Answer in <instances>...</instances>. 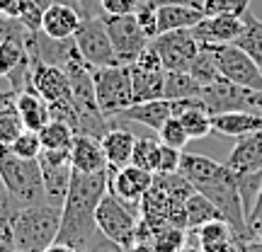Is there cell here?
Returning <instances> with one entry per match:
<instances>
[{
    "mask_svg": "<svg viewBox=\"0 0 262 252\" xmlns=\"http://www.w3.org/2000/svg\"><path fill=\"white\" fill-rule=\"evenodd\" d=\"M262 211V187H260V194H257V201H255V206H253V211H250V216H248V221L253 218V216H257Z\"/></svg>",
    "mask_w": 262,
    "mask_h": 252,
    "instance_id": "cell-52",
    "label": "cell"
},
{
    "mask_svg": "<svg viewBox=\"0 0 262 252\" xmlns=\"http://www.w3.org/2000/svg\"><path fill=\"white\" fill-rule=\"evenodd\" d=\"M153 8H160V5H192V8H202L204 0H148Z\"/></svg>",
    "mask_w": 262,
    "mask_h": 252,
    "instance_id": "cell-46",
    "label": "cell"
},
{
    "mask_svg": "<svg viewBox=\"0 0 262 252\" xmlns=\"http://www.w3.org/2000/svg\"><path fill=\"white\" fill-rule=\"evenodd\" d=\"M199 252H238V245H235V240H228V243H216V245H202Z\"/></svg>",
    "mask_w": 262,
    "mask_h": 252,
    "instance_id": "cell-45",
    "label": "cell"
},
{
    "mask_svg": "<svg viewBox=\"0 0 262 252\" xmlns=\"http://www.w3.org/2000/svg\"><path fill=\"white\" fill-rule=\"evenodd\" d=\"M180 163H182V150L163 146L160 148V160H158L156 175H175V172H180Z\"/></svg>",
    "mask_w": 262,
    "mask_h": 252,
    "instance_id": "cell-37",
    "label": "cell"
},
{
    "mask_svg": "<svg viewBox=\"0 0 262 252\" xmlns=\"http://www.w3.org/2000/svg\"><path fill=\"white\" fill-rule=\"evenodd\" d=\"M189 73L194 75V80L202 85V87H204V85H211V83H216V80H221V78H224V75H221V71H219V63H216L214 51H211L209 47L199 49L196 58L192 61V65H189Z\"/></svg>",
    "mask_w": 262,
    "mask_h": 252,
    "instance_id": "cell-27",
    "label": "cell"
},
{
    "mask_svg": "<svg viewBox=\"0 0 262 252\" xmlns=\"http://www.w3.org/2000/svg\"><path fill=\"white\" fill-rule=\"evenodd\" d=\"M153 247L156 252H182L185 250V228L168 225L153 235Z\"/></svg>",
    "mask_w": 262,
    "mask_h": 252,
    "instance_id": "cell-33",
    "label": "cell"
},
{
    "mask_svg": "<svg viewBox=\"0 0 262 252\" xmlns=\"http://www.w3.org/2000/svg\"><path fill=\"white\" fill-rule=\"evenodd\" d=\"M202 85L194 80L189 71H168L165 73V100H187V97H199Z\"/></svg>",
    "mask_w": 262,
    "mask_h": 252,
    "instance_id": "cell-25",
    "label": "cell"
},
{
    "mask_svg": "<svg viewBox=\"0 0 262 252\" xmlns=\"http://www.w3.org/2000/svg\"><path fill=\"white\" fill-rule=\"evenodd\" d=\"M160 148H163V143H160L158 139H148V136L136 139L134 155H131V165L143 168V170H148V172L156 175V170H158V160H160Z\"/></svg>",
    "mask_w": 262,
    "mask_h": 252,
    "instance_id": "cell-28",
    "label": "cell"
},
{
    "mask_svg": "<svg viewBox=\"0 0 262 252\" xmlns=\"http://www.w3.org/2000/svg\"><path fill=\"white\" fill-rule=\"evenodd\" d=\"M25 58H27V47H19L12 41H0V78H8Z\"/></svg>",
    "mask_w": 262,
    "mask_h": 252,
    "instance_id": "cell-35",
    "label": "cell"
},
{
    "mask_svg": "<svg viewBox=\"0 0 262 252\" xmlns=\"http://www.w3.org/2000/svg\"><path fill=\"white\" fill-rule=\"evenodd\" d=\"M32 34L34 32L25 27L19 19L0 15V41H12V44H19V47H27Z\"/></svg>",
    "mask_w": 262,
    "mask_h": 252,
    "instance_id": "cell-31",
    "label": "cell"
},
{
    "mask_svg": "<svg viewBox=\"0 0 262 252\" xmlns=\"http://www.w3.org/2000/svg\"><path fill=\"white\" fill-rule=\"evenodd\" d=\"M17 252H25V250H17Z\"/></svg>",
    "mask_w": 262,
    "mask_h": 252,
    "instance_id": "cell-53",
    "label": "cell"
},
{
    "mask_svg": "<svg viewBox=\"0 0 262 252\" xmlns=\"http://www.w3.org/2000/svg\"><path fill=\"white\" fill-rule=\"evenodd\" d=\"M95 93H97V104L107 122L114 114L134 104V87H131V73L129 65L114 63L104 68H93Z\"/></svg>",
    "mask_w": 262,
    "mask_h": 252,
    "instance_id": "cell-5",
    "label": "cell"
},
{
    "mask_svg": "<svg viewBox=\"0 0 262 252\" xmlns=\"http://www.w3.org/2000/svg\"><path fill=\"white\" fill-rule=\"evenodd\" d=\"M29 0H0V15H8V17L19 19L22 12L27 8Z\"/></svg>",
    "mask_w": 262,
    "mask_h": 252,
    "instance_id": "cell-42",
    "label": "cell"
},
{
    "mask_svg": "<svg viewBox=\"0 0 262 252\" xmlns=\"http://www.w3.org/2000/svg\"><path fill=\"white\" fill-rule=\"evenodd\" d=\"M83 17H102V0H75Z\"/></svg>",
    "mask_w": 262,
    "mask_h": 252,
    "instance_id": "cell-43",
    "label": "cell"
},
{
    "mask_svg": "<svg viewBox=\"0 0 262 252\" xmlns=\"http://www.w3.org/2000/svg\"><path fill=\"white\" fill-rule=\"evenodd\" d=\"M85 252H129V250H126V247H122L119 243L110 240L107 235L100 233V238H97V240H95V243L90 245V247H88Z\"/></svg>",
    "mask_w": 262,
    "mask_h": 252,
    "instance_id": "cell-41",
    "label": "cell"
},
{
    "mask_svg": "<svg viewBox=\"0 0 262 252\" xmlns=\"http://www.w3.org/2000/svg\"><path fill=\"white\" fill-rule=\"evenodd\" d=\"M150 47L158 54L165 71H189L202 44L196 41L192 29H175V32H163L156 39H150Z\"/></svg>",
    "mask_w": 262,
    "mask_h": 252,
    "instance_id": "cell-10",
    "label": "cell"
},
{
    "mask_svg": "<svg viewBox=\"0 0 262 252\" xmlns=\"http://www.w3.org/2000/svg\"><path fill=\"white\" fill-rule=\"evenodd\" d=\"M192 233H194L199 247H202V245H216V243H228V240H235V238H233V228H231V225H228V221H224V218L209 221V223L194 228Z\"/></svg>",
    "mask_w": 262,
    "mask_h": 252,
    "instance_id": "cell-30",
    "label": "cell"
},
{
    "mask_svg": "<svg viewBox=\"0 0 262 252\" xmlns=\"http://www.w3.org/2000/svg\"><path fill=\"white\" fill-rule=\"evenodd\" d=\"M143 0H102L104 15H134Z\"/></svg>",
    "mask_w": 262,
    "mask_h": 252,
    "instance_id": "cell-39",
    "label": "cell"
},
{
    "mask_svg": "<svg viewBox=\"0 0 262 252\" xmlns=\"http://www.w3.org/2000/svg\"><path fill=\"white\" fill-rule=\"evenodd\" d=\"M238 252H262V243L255 240V238H248V240H238Z\"/></svg>",
    "mask_w": 262,
    "mask_h": 252,
    "instance_id": "cell-48",
    "label": "cell"
},
{
    "mask_svg": "<svg viewBox=\"0 0 262 252\" xmlns=\"http://www.w3.org/2000/svg\"><path fill=\"white\" fill-rule=\"evenodd\" d=\"M17 112L29 131H41L51 122V107L34 87L17 93Z\"/></svg>",
    "mask_w": 262,
    "mask_h": 252,
    "instance_id": "cell-21",
    "label": "cell"
},
{
    "mask_svg": "<svg viewBox=\"0 0 262 252\" xmlns=\"http://www.w3.org/2000/svg\"><path fill=\"white\" fill-rule=\"evenodd\" d=\"M233 44L243 49L245 54L262 68V19L255 17L250 10L243 15V32Z\"/></svg>",
    "mask_w": 262,
    "mask_h": 252,
    "instance_id": "cell-24",
    "label": "cell"
},
{
    "mask_svg": "<svg viewBox=\"0 0 262 252\" xmlns=\"http://www.w3.org/2000/svg\"><path fill=\"white\" fill-rule=\"evenodd\" d=\"M204 17V8H192V5H160V8H156L158 34L175 32V29H192Z\"/></svg>",
    "mask_w": 262,
    "mask_h": 252,
    "instance_id": "cell-20",
    "label": "cell"
},
{
    "mask_svg": "<svg viewBox=\"0 0 262 252\" xmlns=\"http://www.w3.org/2000/svg\"><path fill=\"white\" fill-rule=\"evenodd\" d=\"M131 87H134V104L148 102V100H165V68L160 63L158 54L148 49L141 54L134 63H129Z\"/></svg>",
    "mask_w": 262,
    "mask_h": 252,
    "instance_id": "cell-9",
    "label": "cell"
},
{
    "mask_svg": "<svg viewBox=\"0 0 262 252\" xmlns=\"http://www.w3.org/2000/svg\"><path fill=\"white\" fill-rule=\"evenodd\" d=\"M73 41L78 54L83 56V61L88 65H93V68H104V65L119 63L102 17H85L83 25L75 32Z\"/></svg>",
    "mask_w": 262,
    "mask_h": 252,
    "instance_id": "cell-8",
    "label": "cell"
},
{
    "mask_svg": "<svg viewBox=\"0 0 262 252\" xmlns=\"http://www.w3.org/2000/svg\"><path fill=\"white\" fill-rule=\"evenodd\" d=\"M211 126H214V131L216 133H221V136H233V139H241V136H248V133L262 131V117L250 114V112L214 114V117H211Z\"/></svg>",
    "mask_w": 262,
    "mask_h": 252,
    "instance_id": "cell-22",
    "label": "cell"
},
{
    "mask_svg": "<svg viewBox=\"0 0 262 252\" xmlns=\"http://www.w3.org/2000/svg\"><path fill=\"white\" fill-rule=\"evenodd\" d=\"M44 252H78V250H73L71 245H63V243H54V245H49Z\"/></svg>",
    "mask_w": 262,
    "mask_h": 252,
    "instance_id": "cell-51",
    "label": "cell"
},
{
    "mask_svg": "<svg viewBox=\"0 0 262 252\" xmlns=\"http://www.w3.org/2000/svg\"><path fill=\"white\" fill-rule=\"evenodd\" d=\"M209 49L214 51L219 71H221L226 80L241 85V87H248V90H262V68L241 47H235V44H216V47Z\"/></svg>",
    "mask_w": 262,
    "mask_h": 252,
    "instance_id": "cell-11",
    "label": "cell"
},
{
    "mask_svg": "<svg viewBox=\"0 0 262 252\" xmlns=\"http://www.w3.org/2000/svg\"><path fill=\"white\" fill-rule=\"evenodd\" d=\"M34 3H37L41 10H47L49 5H54V3H66V5H73V8H78V5H75V0H34Z\"/></svg>",
    "mask_w": 262,
    "mask_h": 252,
    "instance_id": "cell-50",
    "label": "cell"
},
{
    "mask_svg": "<svg viewBox=\"0 0 262 252\" xmlns=\"http://www.w3.org/2000/svg\"><path fill=\"white\" fill-rule=\"evenodd\" d=\"M100 141H102V150L107 155L110 170H119L131 163L134 146H136V136L131 131L122 129V126H112Z\"/></svg>",
    "mask_w": 262,
    "mask_h": 252,
    "instance_id": "cell-19",
    "label": "cell"
},
{
    "mask_svg": "<svg viewBox=\"0 0 262 252\" xmlns=\"http://www.w3.org/2000/svg\"><path fill=\"white\" fill-rule=\"evenodd\" d=\"M226 165L233 170L235 175H255L262 172V131L241 136L233 146Z\"/></svg>",
    "mask_w": 262,
    "mask_h": 252,
    "instance_id": "cell-18",
    "label": "cell"
},
{
    "mask_svg": "<svg viewBox=\"0 0 262 252\" xmlns=\"http://www.w3.org/2000/svg\"><path fill=\"white\" fill-rule=\"evenodd\" d=\"M172 117V107H170V100H148V102H136L122 109L119 114H114L110 124L112 126H119L122 122H136V124H143L148 129L158 131L163 124L168 122Z\"/></svg>",
    "mask_w": 262,
    "mask_h": 252,
    "instance_id": "cell-16",
    "label": "cell"
},
{
    "mask_svg": "<svg viewBox=\"0 0 262 252\" xmlns=\"http://www.w3.org/2000/svg\"><path fill=\"white\" fill-rule=\"evenodd\" d=\"M63 209L54 204H39L19 209L12 218V235L17 250L25 252H44L49 245L58 240Z\"/></svg>",
    "mask_w": 262,
    "mask_h": 252,
    "instance_id": "cell-4",
    "label": "cell"
},
{
    "mask_svg": "<svg viewBox=\"0 0 262 252\" xmlns=\"http://www.w3.org/2000/svg\"><path fill=\"white\" fill-rule=\"evenodd\" d=\"M83 15L80 10L73 5H66V3H54L44 10V17H41V32L49 39H73L78 27L83 25Z\"/></svg>",
    "mask_w": 262,
    "mask_h": 252,
    "instance_id": "cell-17",
    "label": "cell"
},
{
    "mask_svg": "<svg viewBox=\"0 0 262 252\" xmlns=\"http://www.w3.org/2000/svg\"><path fill=\"white\" fill-rule=\"evenodd\" d=\"M202 8H204V15H238V17H243L250 8V0H204Z\"/></svg>",
    "mask_w": 262,
    "mask_h": 252,
    "instance_id": "cell-36",
    "label": "cell"
},
{
    "mask_svg": "<svg viewBox=\"0 0 262 252\" xmlns=\"http://www.w3.org/2000/svg\"><path fill=\"white\" fill-rule=\"evenodd\" d=\"M0 252H17L15 235H12V221H0Z\"/></svg>",
    "mask_w": 262,
    "mask_h": 252,
    "instance_id": "cell-40",
    "label": "cell"
},
{
    "mask_svg": "<svg viewBox=\"0 0 262 252\" xmlns=\"http://www.w3.org/2000/svg\"><path fill=\"white\" fill-rule=\"evenodd\" d=\"M27 129L22 117L17 112V102L0 107V146H12V141L17 139L22 131Z\"/></svg>",
    "mask_w": 262,
    "mask_h": 252,
    "instance_id": "cell-29",
    "label": "cell"
},
{
    "mask_svg": "<svg viewBox=\"0 0 262 252\" xmlns=\"http://www.w3.org/2000/svg\"><path fill=\"white\" fill-rule=\"evenodd\" d=\"M248 112L262 117V90H250V95H248Z\"/></svg>",
    "mask_w": 262,
    "mask_h": 252,
    "instance_id": "cell-44",
    "label": "cell"
},
{
    "mask_svg": "<svg viewBox=\"0 0 262 252\" xmlns=\"http://www.w3.org/2000/svg\"><path fill=\"white\" fill-rule=\"evenodd\" d=\"M248 231H250V238H255V240L262 243V211L248 221Z\"/></svg>",
    "mask_w": 262,
    "mask_h": 252,
    "instance_id": "cell-47",
    "label": "cell"
},
{
    "mask_svg": "<svg viewBox=\"0 0 262 252\" xmlns=\"http://www.w3.org/2000/svg\"><path fill=\"white\" fill-rule=\"evenodd\" d=\"M12 153H17L19 158H27V160H37L41 155V139H39V131H29L25 129L19 133L17 139L12 141Z\"/></svg>",
    "mask_w": 262,
    "mask_h": 252,
    "instance_id": "cell-34",
    "label": "cell"
},
{
    "mask_svg": "<svg viewBox=\"0 0 262 252\" xmlns=\"http://www.w3.org/2000/svg\"><path fill=\"white\" fill-rule=\"evenodd\" d=\"M192 32L202 47L233 44L243 32V17H238V15H206L199 25L192 27Z\"/></svg>",
    "mask_w": 262,
    "mask_h": 252,
    "instance_id": "cell-14",
    "label": "cell"
},
{
    "mask_svg": "<svg viewBox=\"0 0 262 252\" xmlns=\"http://www.w3.org/2000/svg\"><path fill=\"white\" fill-rule=\"evenodd\" d=\"M136 19H139L141 29L146 32V37H148V39H156V37H158V19H156V8L150 5L148 0H143V3H141V8L136 10Z\"/></svg>",
    "mask_w": 262,
    "mask_h": 252,
    "instance_id": "cell-38",
    "label": "cell"
},
{
    "mask_svg": "<svg viewBox=\"0 0 262 252\" xmlns=\"http://www.w3.org/2000/svg\"><path fill=\"white\" fill-rule=\"evenodd\" d=\"M185 214H187V228L189 231H194V228L209 223V221L224 218L221 211L216 209L214 201H211V199H206V196L202 194V192H196V189L187 196V201H185Z\"/></svg>",
    "mask_w": 262,
    "mask_h": 252,
    "instance_id": "cell-23",
    "label": "cell"
},
{
    "mask_svg": "<svg viewBox=\"0 0 262 252\" xmlns=\"http://www.w3.org/2000/svg\"><path fill=\"white\" fill-rule=\"evenodd\" d=\"M248 95H250L248 87H241V85L221 78L211 85H204L199 97L204 102L206 112L214 117V114L226 112H248Z\"/></svg>",
    "mask_w": 262,
    "mask_h": 252,
    "instance_id": "cell-13",
    "label": "cell"
},
{
    "mask_svg": "<svg viewBox=\"0 0 262 252\" xmlns=\"http://www.w3.org/2000/svg\"><path fill=\"white\" fill-rule=\"evenodd\" d=\"M75 133L71 124L61 122V119H51V122L39 131V139H41V148L44 150H71L73 148Z\"/></svg>",
    "mask_w": 262,
    "mask_h": 252,
    "instance_id": "cell-26",
    "label": "cell"
},
{
    "mask_svg": "<svg viewBox=\"0 0 262 252\" xmlns=\"http://www.w3.org/2000/svg\"><path fill=\"white\" fill-rule=\"evenodd\" d=\"M95 221L100 233L107 235L110 240L119 243L122 247L131 250L136 245V233H139V216L136 211H131L129 204L122 201L119 196H114L112 192H107L102 196V201L95 211Z\"/></svg>",
    "mask_w": 262,
    "mask_h": 252,
    "instance_id": "cell-6",
    "label": "cell"
},
{
    "mask_svg": "<svg viewBox=\"0 0 262 252\" xmlns=\"http://www.w3.org/2000/svg\"><path fill=\"white\" fill-rule=\"evenodd\" d=\"M107 192H110V170L100 175H83L73 170L56 243L71 245L73 250L85 252L100 238L95 211Z\"/></svg>",
    "mask_w": 262,
    "mask_h": 252,
    "instance_id": "cell-2",
    "label": "cell"
},
{
    "mask_svg": "<svg viewBox=\"0 0 262 252\" xmlns=\"http://www.w3.org/2000/svg\"><path fill=\"white\" fill-rule=\"evenodd\" d=\"M156 182V175L136 165H124L119 170H110V192L126 204L139 206L141 199L148 194Z\"/></svg>",
    "mask_w": 262,
    "mask_h": 252,
    "instance_id": "cell-12",
    "label": "cell"
},
{
    "mask_svg": "<svg viewBox=\"0 0 262 252\" xmlns=\"http://www.w3.org/2000/svg\"><path fill=\"white\" fill-rule=\"evenodd\" d=\"M158 141L163 143V146H170V148H185L187 146V141H189V136H187V131H185V126H182V122H180L178 117H170L168 122L163 124L158 131Z\"/></svg>",
    "mask_w": 262,
    "mask_h": 252,
    "instance_id": "cell-32",
    "label": "cell"
},
{
    "mask_svg": "<svg viewBox=\"0 0 262 252\" xmlns=\"http://www.w3.org/2000/svg\"><path fill=\"white\" fill-rule=\"evenodd\" d=\"M129 252H156V247H153V240H141V243H136Z\"/></svg>",
    "mask_w": 262,
    "mask_h": 252,
    "instance_id": "cell-49",
    "label": "cell"
},
{
    "mask_svg": "<svg viewBox=\"0 0 262 252\" xmlns=\"http://www.w3.org/2000/svg\"><path fill=\"white\" fill-rule=\"evenodd\" d=\"M180 175L196 192H202L206 199L214 201L221 216L233 228L235 243L250 238L248 214H245L243 196H241V187H238V177L226 163H216V160L206 158V155H196V153H182Z\"/></svg>",
    "mask_w": 262,
    "mask_h": 252,
    "instance_id": "cell-1",
    "label": "cell"
},
{
    "mask_svg": "<svg viewBox=\"0 0 262 252\" xmlns=\"http://www.w3.org/2000/svg\"><path fill=\"white\" fill-rule=\"evenodd\" d=\"M0 182L5 194H10L22 209L47 204V189L39 160L19 158L10 146H0Z\"/></svg>",
    "mask_w": 262,
    "mask_h": 252,
    "instance_id": "cell-3",
    "label": "cell"
},
{
    "mask_svg": "<svg viewBox=\"0 0 262 252\" xmlns=\"http://www.w3.org/2000/svg\"><path fill=\"white\" fill-rule=\"evenodd\" d=\"M102 19H104V27H107V34H110V41H112L114 54H117L119 63H124V65L134 63L148 49L150 39L141 29L139 19H136V12L134 15H102Z\"/></svg>",
    "mask_w": 262,
    "mask_h": 252,
    "instance_id": "cell-7",
    "label": "cell"
},
{
    "mask_svg": "<svg viewBox=\"0 0 262 252\" xmlns=\"http://www.w3.org/2000/svg\"><path fill=\"white\" fill-rule=\"evenodd\" d=\"M71 165L75 172H83V175L107 172L110 163H107V155L102 150V141L95 139V136L78 133L73 141V148H71Z\"/></svg>",
    "mask_w": 262,
    "mask_h": 252,
    "instance_id": "cell-15",
    "label": "cell"
}]
</instances>
